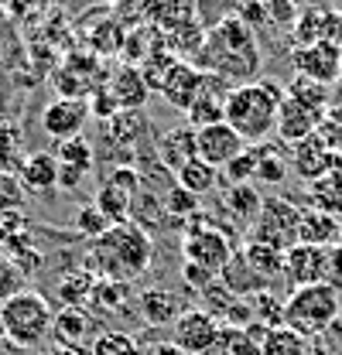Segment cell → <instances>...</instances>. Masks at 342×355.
Listing matches in <instances>:
<instances>
[{
    "mask_svg": "<svg viewBox=\"0 0 342 355\" xmlns=\"http://www.w3.org/2000/svg\"><path fill=\"white\" fill-rule=\"evenodd\" d=\"M260 62H263L260 42H256L254 28L240 14H226L206 31L202 72L219 76L226 83H236V86H247V83L260 79Z\"/></svg>",
    "mask_w": 342,
    "mask_h": 355,
    "instance_id": "1",
    "label": "cell"
},
{
    "mask_svg": "<svg viewBox=\"0 0 342 355\" xmlns=\"http://www.w3.org/2000/svg\"><path fill=\"white\" fill-rule=\"evenodd\" d=\"M151 263H154V239L137 222L113 225L106 236L92 239V246L86 253V270L96 280H124V284H130L140 273H147Z\"/></svg>",
    "mask_w": 342,
    "mask_h": 355,
    "instance_id": "2",
    "label": "cell"
},
{
    "mask_svg": "<svg viewBox=\"0 0 342 355\" xmlns=\"http://www.w3.org/2000/svg\"><path fill=\"white\" fill-rule=\"evenodd\" d=\"M284 103V86L277 79H256L233 86L226 96V123L247 144H263L277 127V110Z\"/></svg>",
    "mask_w": 342,
    "mask_h": 355,
    "instance_id": "3",
    "label": "cell"
},
{
    "mask_svg": "<svg viewBox=\"0 0 342 355\" xmlns=\"http://www.w3.org/2000/svg\"><path fill=\"white\" fill-rule=\"evenodd\" d=\"M342 314V294L329 284H311L298 287L284 297V328L298 331L301 338L315 342L322 338Z\"/></svg>",
    "mask_w": 342,
    "mask_h": 355,
    "instance_id": "4",
    "label": "cell"
},
{
    "mask_svg": "<svg viewBox=\"0 0 342 355\" xmlns=\"http://www.w3.org/2000/svg\"><path fill=\"white\" fill-rule=\"evenodd\" d=\"M0 318H3V338L17 349H38L44 338L51 335V321L55 311L48 308L38 291H24L17 297H10L7 304H0Z\"/></svg>",
    "mask_w": 342,
    "mask_h": 355,
    "instance_id": "5",
    "label": "cell"
},
{
    "mask_svg": "<svg viewBox=\"0 0 342 355\" xmlns=\"http://www.w3.org/2000/svg\"><path fill=\"white\" fill-rule=\"evenodd\" d=\"M298 225H301L298 205L291 198H284V195H270V198H263L260 216L247 229V239L288 253L291 246H298Z\"/></svg>",
    "mask_w": 342,
    "mask_h": 355,
    "instance_id": "6",
    "label": "cell"
},
{
    "mask_svg": "<svg viewBox=\"0 0 342 355\" xmlns=\"http://www.w3.org/2000/svg\"><path fill=\"white\" fill-rule=\"evenodd\" d=\"M181 253H185V263H199L219 277V270L229 263V257H233L236 250H233V243H229L215 225H209L206 216L199 212V216H192V225H188V232H185V239H181Z\"/></svg>",
    "mask_w": 342,
    "mask_h": 355,
    "instance_id": "7",
    "label": "cell"
},
{
    "mask_svg": "<svg viewBox=\"0 0 342 355\" xmlns=\"http://www.w3.org/2000/svg\"><path fill=\"white\" fill-rule=\"evenodd\" d=\"M291 65H295V76L311 79V83H318V86L332 89L342 79V51L332 48L329 42L291 48Z\"/></svg>",
    "mask_w": 342,
    "mask_h": 355,
    "instance_id": "8",
    "label": "cell"
},
{
    "mask_svg": "<svg viewBox=\"0 0 342 355\" xmlns=\"http://www.w3.org/2000/svg\"><path fill=\"white\" fill-rule=\"evenodd\" d=\"M219 321L206 308H188L171 324V345L181 355H206L219 335Z\"/></svg>",
    "mask_w": 342,
    "mask_h": 355,
    "instance_id": "9",
    "label": "cell"
},
{
    "mask_svg": "<svg viewBox=\"0 0 342 355\" xmlns=\"http://www.w3.org/2000/svg\"><path fill=\"white\" fill-rule=\"evenodd\" d=\"M195 133H199V157H202L206 164H213L215 171H222L226 164H233V161L250 147L240 133L226 123V120H222V123H213V127H206V130H195Z\"/></svg>",
    "mask_w": 342,
    "mask_h": 355,
    "instance_id": "10",
    "label": "cell"
},
{
    "mask_svg": "<svg viewBox=\"0 0 342 355\" xmlns=\"http://www.w3.org/2000/svg\"><path fill=\"white\" fill-rule=\"evenodd\" d=\"M89 116H92V113H89V103H86V99H76V96L65 99V96H58V99H51V103L44 106L42 127H44V133L58 137V144H62V140L79 137Z\"/></svg>",
    "mask_w": 342,
    "mask_h": 355,
    "instance_id": "11",
    "label": "cell"
},
{
    "mask_svg": "<svg viewBox=\"0 0 342 355\" xmlns=\"http://www.w3.org/2000/svg\"><path fill=\"white\" fill-rule=\"evenodd\" d=\"M322 110H311V106H304L298 99H291L288 92H284V103H281V110H277V140L281 144H288V147H295L301 140H308V137H315L318 130V123H322Z\"/></svg>",
    "mask_w": 342,
    "mask_h": 355,
    "instance_id": "12",
    "label": "cell"
},
{
    "mask_svg": "<svg viewBox=\"0 0 342 355\" xmlns=\"http://www.w3.org/2000/svg\"><path fill=\"white\" fill-rule=\"evenodd\" d=\"M229 89L233 86H229L226 79L206 72V86H202V92L195 96V103L185 110V120H188L192 130H206V127L226 120V96H229Z\"/></svg>",
    "mask_w": 342,
    "mask_h": 355,
    "instance_id": "13",
    "label": "cell"
},
{
    "mask_svg": "<svg viewBox=\"0 0 342 355\" xmlns=\"http://www.w3.org/2000/svg\"><path fill=\"white\" fill-rule=\"evenodd\" d=\"M284 280L291 284V291L325 284V246H308V243L291 246L284 253Z\"/></svg>",
    "mask_w": 342,
    "mask_h": 355,
    "instance_id": "14",
    "label": "cell"
},
{
    "mask_svg": "<svg viewBox=\"0 0 342 355\" xmlns=\"http://www.w3.org/2000/svg\"><path fill=\"white\" fill-rule=\"evenodd\" d=\"M336 168H342V157L332 154L318 137H308V140H301V144L291 147V171H295L304 184L325 178L329 171H336Z\"/></svg>",
    "mask_w": 342,
    "mask_h": 355,
    "instance_id": "15",
    "label": "cell"
},
{
    "mask_svg": "<svg viewBox=\"0 0 342 355\" xmlns=\"http://www.w3.org/2000/svg\"><path fill=\"white\" fill-rule=\"evenodd\" d=\"M51 335L58 345L65 349H76V352L89 355V345L96 342V321L89 318V311L83 308H62L55 311V321H51Z\"/></svg>",
    "mask_w": 342,
    "mask_h": 355,
    "instance_id": "16",
    "label": "cell"
},
{
    "mask_svg": "<svg viewBox=\"0 0 342 355\" xmlns=\"http://www.w3.org/2000/svg\"><path fill=\"white\" fill-rule=\"evenodd\" d=\"M206 86V72L199 69V65H192V62H174V69L168 72V79H165V86H161V96L168 99L174 110H188L192 103H195V96L202 92Z\"/></svg>",
    "mask_w": 342,
    "mask_h": 355,
    "instance_id": "17",
    "label": "cell"
},
{
    "mask_svg": "<svg viewBox=\"0 0 342 355\" xmlns=\"http://www.w3.org/2000/svg\"><path fill=\"white\" fill-rule=\"evenodd\" d=\"M137 311H140V318H144L151 328H171L188 308H185L181 294L165 291V287H151V291H144V294L137 297Z\"/></svg>",
    "mask_w": 342,
    "mask_h": 355,
    "instance_id": "18",
    "label": "cell"
},
{
    "mask_svg": "<svg viewBox=\"0 0 342 355\" xmlns=\"http://www.w3.org/2000/svg\"><path fill=\"white\" fill-rule=\"evenodd\" d=\"M158 157H161V164L168 171L185 168L188 161L199 157V133L192 130V127H174V130H168L158 140Z\"/></svg>",
    "mask_w": 342,
    "mask_h": 355,
    "instance_id": "19",
    "label": "cell"
},
{
    "mask_svg": "<svg viewBox=\"0 0 342 355\" xmlns=\"http://www.w3.org/2000/svg\"><path fill=\"white\" fill-rule=\"evenodd\" d=\"M106 89L113 92V99H117V106L120 110H140L144 103H147V96H151V89L144 83V76H140V69L137 65H120L113 76H110V83Z\"/></svg>",
    "mask_w": 342,
    "mask_h": 355,
    "instance_id": "20",
    "label": "cell"
},
{
    "mask_svg": "<svg viewBox=\"0 0 342 355\" xmlns=\"http://www.w3.org/2000/svg\"><path fill=\"white\" fill-rule=\"evenodd\" d=\"M254 150V181L256 184H284V178L291 171V157H284V150L270 140L250 144Z\"/></svg>",
    "mask_w": 342,
    "mask_h": 355,
    "instance_id": "21",
    "label": "cell"
},
{
    "mask_svg": "<svg viewBox=\"0 0 342 355\" xmlns=\"http://www.w3.org/2000/svg\"><path fill=\"white\" fill-rule=\"evenodd\" d=\"M17 171H21V181H24L28 191H51V188H58V171H62V164H58L55 154L38 150V154H28L24 164H21Z\"/></svg>",
    "mask_w": 342,
    "mask_h": 355,
    "instance_id": "22",
    "label": "cell"
},
{
    "mask_svg": "<svg viewBox=\"0 0 342 355\" xmlns=\"http://www.w3.org/2000/svg\"><path fill=\"white\" fill-rule=\"evenodd\" d=\"M219 280H222L226 291L236 294V297H254L260 291H267V284L250 270V263H247L243 253H233V257H229V263L219 270Z\"/></svg>",
    "mask_w": 342,
    "mask_h": 355,
    "instance_id": "23",
    "label": "cell"
},
{
    "mask_svg": "<svg viewBox=\"0 0 342 355\" xmlns=\"http://www.w3.org/2000/svg\"><path fill=\"white\" fill-rule=\"evenodd\" d=\"M298 243L308 246H336L339 243V219L318 212V209H301Z\"/></svg>",
    "mask_w": 342,
    "mask_h": 355,
    "instance_id": "24",
    "label": "cell"
},
{
    "mask_svg": "<svg viewBox=\"0 0 342 355\" xmlns=\"http://www.w3.org/2000/svg\"><path fill=\"white\" fill-rule=\"evenodd\" d=\"M308 202H311V209H318L332 219H342V168L311 181L308 184Z\"/></svg>",
    "mask_w": 342,
    "mask_h": 355,
    "instance_id": "25",
    "label": "cell"
},
{
    "mask_svg": "<svg viewBox=\"0 0 342 355\" xmlns=\"http://www.w3.org/2000/svg\"><path fill=\"white\" fill-rule=\"evenodd\" d=\"M240 253L247 257L250 270H254L263 284H270V280L284 277V253H281V250H274V246H263V243H250V239H247V246H243Z\"/></svg>",
    "mask_w": 342,
    "mask_h": 355,
    "instance_id": "26",
    "label": "cell"
},
{
    "mask_svg": "<svg viewBox=\"0 0 342 355\" xmlns=\"http://www.w3.org/2000/svg\"><path fill=\"white\" fill-rule=\"evenodd\" d=\"M226 209H229V216L240 222V225H254V219L260 216V209H263V195L256 191L254 184H233L229 191H226Z\"/></svg>",
    "mask_w": 342,
    "mask_h": 355,
    "instance_id": "27",
    "label": "cell"
},
{
    "mask_svg": "<svg viewBox=\"0 0 342 355\" xmlns=\"http://www.w3.org/2000/svg\"><path fill=\"white\" fill-rule=\"evenodd\" d=\"M89 301L96 304V311H103V314H124L137 297L130 294V284H124V280H96Z\"/></svg>",
    "mask_w": 342,
    "mask_h": 355,
    "instance_id": "28",
    "label": "cell"
},
{
    "mask_svg": "<svg viewBox=\"0 0 342 355\" xmlns=\"http://www.w3.org/2000/svg\"><path fill=\"white\" fill-rule=\"evenodd\" d=\"M222 171H215L213 164H206L202 157H195V161H188L185 168H178L174 178H178V188H185L188 195H195V198H202V195H209L215 188V181H219Z\"/></svg>",
    "mask_w": 342,
    "mask_h": 355,
    "instance_id": "29",
    "label": "cell"
},
{
    "mask_svg": "<svg viewBox=\"0 0 342 355\" xmlns=\"http://www.w3.org/2000/svg\"><path fill=\"white\" fill-rule=\"evenodd\" d=\"M195 14H199V0H151V17L165 31H174L181 24H192Z\"/></svg>",
    "mask_w": 342,
    "mask_h": 355,
    "instance_id": "30",
    "label": "cell"
},
{
    "mask_svg": "<svg viewBox=\"0 0 342 355\" xmlns=\"http://www.w3.org/2000/svg\"><path fill=\"white\" fill-rule=\"evenodd\" d=\"M325 7L318 3H308L304 10H298L295 24H291V38H295V48H304V44L322 42V31H325Z\"/></svg>",
    "mask_w": 342,
    "mask_h": 355,
    "instance_id": "31",
    "label": "cell"
},
{
    "mask_svg": "<svg viewBox=\"0 0 342 355\" xmlns=\"http://www.w3.org/2000/svg\"><path fill=\"white\" fill-rule=\"evenodd\" d=\"M206 355H260V342L250 338L247 328H229V324H222L219 335H215L213 349Z\"/></svg>",
    "mask_w": 342,
    "mask_h": 355,
    "instance_id": "32",
    "label": "cell"
},
{
    "mask_svg": "<svg viewBox=\"0 0 342 355\" xmlns=\"http://www.w3.org/2000/svg\"><path fill=\"white\" fill-rule=\"evenodd\" d=\"M260 355H311V342L281 324L267 331V338L260 342Z\"/></svg>",
    "mask_w": 342,
    "mask_h": 355,
    "instance_id": "33",
    "label": "cell"
},
{
    "mask_svg": "<svg viewBox=\"0 0 342 355\" xmlns=\"http://www.w3.org/2000/svg\"><path fill=\"white\" fill-rule=\"evenodd\" d=\"M106 219L113 222V225H120V222H127L130 216V195L124 188H117V184H99V191H96V202H92Z\"/></svg>",
    "mask_w": 342,
    "mask_h": 355,
    "instance_id": "34",
    "label": "cell"
},
{
    "mask_svg": "<svg viewBox=\"0 0 342 355\" xmlns=\"http://www.w3.org/2000/svg\"><path fill=\"white\" fill-rule=\"evenodd\" d=\"M92 287H96V277L89 270H76L58 280V297L65 301V308H83V301L92 297Z\"/></svg>",
    "mask_w": 342,
    "mask_h": 355,
    "instance_id": "35",
    "label": "cell"
},
{
    "mask_svg": "<svg viewBox=\"0 0 342 355\" xmlns=\"http://www.w3.org/2000/svg\"><path fill=\"white\" fill-rule=\"evenodd\" d=\"M55 157H58L62 168H76V171L86 175V171L92 168V157H96V154H92V144L79 133V137H72V140H62L58 150H55Z\"/></svg>",
    "mask_w": 342,
    "mask_h": 355,
    "instance_id": "36",
    "label": "cell"
},
{
    "mask_svg": "<svg viewBox=\"0 0 342 355\" xmlns=\"http://www.w3.org/2000/svg\"><path fill=\"white\" fill-rule=\"evenodd\" d=\"M28 202V188L17 171H0V216H17Z\"/></svg>",
    "mask_w": 342,
    "mask_h": 355,
    "instance_id": "37",
    "label": "cell"
},
{
    "mask_svg": "<svg viewBox=\"0 0 342 355\" xmlns=\"http://www.w3.org/2000/svg\"><path fill=\"white\" fill-rule=\"evenodd\" d=\"M291 99H298V103H304V106H311V110H329L332 103H329V92L332 89L329 86H318V83H311V79H301V76H295L291 83H288V89H284Z\"/></svg>",
    "mask_w": 342,
    "mask_h": 355,
    "instance_id": "38",
    "label": "cell"
},
{
    "mask_svg": "<svg viewBox=\"0 0 342 355\" xmlns=\"http://www.w3.org/2000/svg\"><path fill=\"white\" fill-rule=\"evenodd\" d=\"M250 308H254V321L263 324V328H281L284 324V301L274 297L270 291H260L254 297H247Z\"/></svg>",
    "mask_w": 342,
    "mask_h": 355,
    "instance_id": "39",
    "label": "cell"
},
{
    "mask_svg": "<svg viewBox=\"0 0 342 355\" xmlns=\"http://www.w3.org/2000/svg\"><path fill=\"white\" fill-rule=\"evenodd\" d=\"M89 355H140V345L127 331H99L89 345Z\"/></svg>",
    "mask_w": 342,
    "mask_h": 355,
    "instance_id": "40",
    "label": "cell"
},
{
    "mask_svg": "<svg viewBox=\"0 0 342 355\" xmlns=\"http://www.w3.org/2000/svg\"><path fill=\"white\" fill-rule=\"evenodd\" d=\"M28 291V273L14 263L10 257H0V304Z\"/></svg>",
    "mask_w": 342,
    "mask_h": 355,
    "instance_id": "41",
    "label": "cell"
},
{
    "mask_svg": "<svg viewBox=\"0 0 342 355\" xmlns=\"http://www.w3.org/2000/svg\"><path fill=\"white\" fill-rule=\"evenodd\" d=\"M315 137H318L332 154H339L342 157V103H336V106L325 110V116H322V123H318Z\"/></svg>",
    "mask_w": 342,
    "mask_h": 355,
    "instance_id": "42",
    "label": "cell"
},
{
    "mask_svg": "<svg viewBox=\"0 0 342 355\" xmlns=\"http://www.w3.org/2000/svg\"><path fill=\"white\" fill-rule=\"evenodd\" d=\"M76 229L83 232L86 239L92 243V239H99V236H106L110 229H113V222L106 219L96 205H83L79 212H76Z\"/></svg>",
    "mask_w": 342,
    "mask_h": 355,
    "instance_id": "43",
    "label": "cell"
},
{
    "mask_svg": "<svg viewBox=\"0 0 342 355\" xmlns=\"http://www.w3.org/2000/svg\"><path fill=\"white\" fill-rule=\"evenodd\" d=\"M165 209H168L171 216H178V219H185V216L192 219V216H199V198H195V195H188L185 188H178V184H174L168 195H165Z\"/></svg>",
    "mask_w": 342,
    "mask_h": 355,
    "instance_id": "44",
    "label": "cell"
},
{
    "mask_svg": "<svg viewBox=\"0 0 342 355\" xmlns=\"http://www.w3.org/2000/svg\"><path fill=\"white\" fill-rule=\"evenodd\" d=\"M222 175H226V181H229V188H233V184H254V150L247 147L233 164L222 168Z\"/></svg>",
    "mask_w": 342,
    "mask_h": 355,
    "instance_id": "45",
    "label": "cell"
},
{
    "mask_svg": "<svg viewBox=\"0 0 342 355\" xmlns=\"http://www.w3.org/2000/svg\"><path fill=\"white\" fill-rule=\"evenodd\" d=\"M325 284L342 294V243L325 246Z\"/></svg>",
    "mask_w": 342,
    "mask_h": 355,
    "instance_id": "46",
    "label": "cell"
},
{
    "mask_svg": "<svg viewBox=\"0 0 342 355\" xmlns=\"http://www.w3.org/2000/svg\"><path fill=\"white\" fill-rule=\"evenodd\" d=\"M260 3H263L267 17L277 24H295V17H298V0H260Z\"/></svg>",
    "mask_w": 342,
    "mask_h": 355,
    "instance_id": "47",
    "label": "cell"
},
{
    "mask_svg": "<svg viewBox=\"0 0 342 355\" xmlns=\"http://www.w3.org/2000/svg\"><path fill=\"white\" fill-rule=\"evenodd\" d=\"M89 113H96L99 120H110V116H117L120 113V106H117V99H113V92L103 86L96 96H92V103H89Z\"/></svg>",
    "mask_w": 342,
    "mask_h": 355,
    "instance_id": "48",
    "label": "cell"
},
{
    "mask_svg": "<svg viewBox=\"0 0 342 355\" xmlns=\"http://www.w3.org/2000/svg\"><path fill=\"white\" fill-rule=\"evenodd\" d=\"M181 277H185V284H192L199 294H202L209 284H215V280H219L213 270H206V266H199V263H185V266H181Z\"/></svg>",
    "mask_w": 342,
    "mask_h": 355,
    "instance_id": "49",
    "label": "cell"
},
{
    "mask_svg": "<svg viewBox=\"0 0 342 355\" xmlns=\"http://www.w3.org/2000/svg\"><path fill=\"white\" fill-rule=\"evenodd\" d=\"M322 42H329L332 48L342 51V10H329L325 14V31H322Z\"/></svg>",
    "mask_w": 342,
    "mask_h": 355,
    "instance_id": "50",
    "label": "cell"
},
{
    "mask_svg": "<svg viewBox=\"0 0 342 355\" xmlns=\"http://www.w3.org/2000/svg\"><path fill=\"white\" fill-rule=\"evenodd\" d=\"M106 181H110V184H117V188H124L130 198H133V191H137V181H140V178L133 175V168H117V171L106 178Z\"/></svg>",
    "mask_w": 342,
    "mask_h": 355,
    "instance_id": "51",
    "label": "cell"
},
{
    "mask_svg": "<svg viewBox=\"0 0 342 355\" xmlns=\"http://www.w3.org/2000/svg\"><path fill=\"white\" fill-rule=\"evenodd\" d=\"M240 17H243L250 28H256L260 21H267V10H263V3H260V0H250V3H247V10H243Z\"/></svg>",
    "mask_w": 342,
    "mask_h": 355,
    "instance_id": "52",
    "label": "cell"
},
{
    "mask_svg": "<svg viewBox=\"0 0 342 355\" xmlns=\"http://www.w3.org/2000/svg\"><path fill=\"white\" fill-rule=\"evenodd\" d=\"M83 181V171H76V168H62L58 171V188H69V191H76V184Z\"/></svg>",
    "mask_w": 342,
    "mask_h": 355,
    "instance_id": "53",
    "label": "cell"
},
{
    "mask_svg": "<svg viewBox=\"0 0 342 355\" xmlns=\"http://www.w3.org/2000/svg\"><path fill=\"white\" fill-rule=\"evenodd\" d=\"M140 355H181L171 342H161V345H147V349H140Z\"/></svg>",
    "mask_w": 342,
    "mask_h": 355,
    "instance_id": "54",
    "label": "cell"
},
{
    "mask_svg": "<svg viewBox=\"0 0 342 355\" xmlns=\"http://www.w3.org/2000/svg\"><path fill=\"white\" fill-rule=\"evenodd\" d=\"M48 355H86V352H76V349H65V345H58V349H51Z\"/></svg>",
    "mask_w": 342,
    "mask_h": 355,
    "instance_id": "55",
    "label": "cell"
},
{
    "mask_svg": "<svg viewBox=\"0 0 342 355\" xmlns=\"http://www.w3.org/2000/svg\"><path fill=\"white\" fill-rule=\"evenodd\" d=\"M0 338H3V318H0Z\"/></svg>",
    "mask_w": 342,
    "mask_h": 355,
    "instance_id": "56",
    "label": "cell"
},
{
    "mask_svg": "<svg viewBox=\"0 0 342 355\" xmlns=\"http://www.w3.org/2000/svg\"><path fill=\"white\" fill-rule=\"evenodd\" d=\"M339 243H342V219H339Z\"/></svg>",
    "mask_w": 342,
    "mask_h": 355,
    "instance_id": "57",
    "label": "cell"
}]
</instances>
